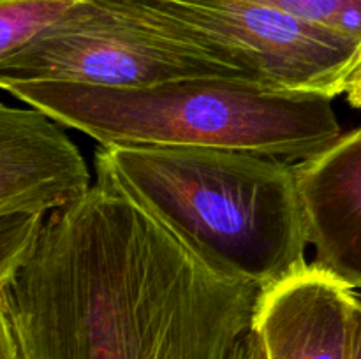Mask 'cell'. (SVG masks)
<instances>
[{
    "label": "cell",
    "instance_id": "obj_1",
    "mask_svg": "<svg viewBox=\"0 0 361 359\" xmlns=\"http://www.w3.org/2000/svg\"><path fill=\"white\" fill-rule=\"evenodd\" d=\"M263 291L224 273L102 165L0 285L18 359H233Z\"/></svg>",
    "mask_w": 361,
    "mask_h": 359
},
{
    "label": "cell",
    "instance_id": "obj_2",
    "mask_svg": "<svg viewBox=\"0 0 361 359\" xmlns=\"http://www.w3.org/2000/svg\"><path fill=\"white\" fill-rule=\"evenodd\" d=\"M95 164L208 263L263 292L310 264L293 162L221 148L101 146Z\"/></svg>",
    "mask_w": 361,
    "mask_h": 359
},
{
    "label": "cell",
    "instance_id": "obj_3",
    "mask_svg": "<svg viewBox=\"0 0 361 359\" xmlns=\"http://www.w3.org/2000/svg\"><path fill=\"white\" fill-rule=\"evenodd\" d=\"M108 146L221 148L300 162L341 137L334 99L229 77H187L140 88L60 81L0 83Z\"/></svg>",
    "mask_w": 361,
    "mask_h": 359
},
{
    "label": "cell",
    "instance_id": "obj_4",
    "mask_svg": "<svg viewBox=\"0 0 361 359\" xmlns=\"http://www.w3.org/2000/svg\"><path fill=\"white\" fill-rule=\"evenodd\" d=\"M178 51L291 94L344 95L360 39L245 0H95Z\"/></svg>",
    "mask_w": 361,
    "mask_h": 359
},
{
    "label": "cell",
    "instance_id": "obj_5",
    "mask_svg": "<svg viewBox=\"0 0 361 359\" xmlns=\"http://www.w3.org/2000/svg\"><path fill=\"white\" fill-rule=\"evenodd\" d=\"M187 77L245 80L219 63L154 41L95 0H83L51 30L0 58V83L60 81L140 88Z\"/></svg>",
    "mask_w": 361,
    "mask_h": 359
},
{
    "label": "cell",
    "instance_id": "obj_6",
    "mask_svg": "<svg viewBox=\"0 0 361 359\" xmlns=\"http://www.w3.org/2000/svg\"><path fill=\"white\" fill-rule=\"evenodd\" d=\"M92 187L87 162L56 120L32 106H0V217H49Z\"/></svg>",
    "mask_w": 361,
    "mask_h": 359
},
{
    "label": "cell",
    "instance_id": "obj_7",
    "mask_svg": "<svg viewBox=\"0 0 361 359\" xmlns=\"http://www.w3.org/2000/svg\"><path fill=\"white\" fill-rule=\"evenodd\" d=\"M310 263L353 291L361 289V127L295 162Z\"/></svg>",
    "mask_w": 361,
    "mask_h": 359
},
{
    "label": "cell",
    "instance_id": "obj_8",
    "mask_svg": "<svg viewBox=\"0 0 361 359\" xmlns=\"http://www.w3.org/2000/svg\"><path fill=\"white\" fill-rule=\"evenodd\" d=\"M355 291L312 263L261 294L267 359H349Z\"/></svg>",
    "mask_w": 361,
    "mask_h": 359
},
{
    "label": "cell",
    "instance_id": "obj_9",
    "mask_svg": "<svg viewBox=\"0 0 361 359\" xmlns=\"http://www.w3.org/2000/svg\"><path fill=\"white\" fill-rule=\"evenodd\" d=\"M83 0H0V58L66 20Z\"/></svg>",
    "mask_w": 361,
    "mask_h": 359
},
{
    "label": "cell",
    "instance_id": "obj_10",
    "mask_svg": "<svg viewBox=\"0 0 361 359\" xmlns=\"http://www.w3.org/2000/svg\"><path fill=\"white\" fill-rule=\"evenodd\" d=\"M361 41V0H245Z\"/></svg>",
    "mask_w": 361,
    "mask_h": 359
},
{
    "label": "cell",
    "instance_id": "obj_11",
    "mask_svg": "<svg viewBox=\"0 0 361 359\" xmlns=\"http://www.w3.org/2000/svg\"><path fill=\"white\" fill-rule=\"evenodd\" d=\"M44 215L0 217V285H6L28 260L46 222Z\"/></svg>",
    "mask_w": 361,
    "mask_h": 359
},
{
    "label": "cell",
    "instance_id": "obj_12",
    "mask_svg": "<svg viewBox=\"0 0 361 359\" xmlns=\"http://www.w3.org/2000/svg\"><path fill=\"white\" fill-rule=\"evenodd\" d=\"M233 359H267V351H264L263 340H261L259 333L252 329L247 333V336L236 347Z\"/></svg>",
    "mask_w": 361,
    "mask_h": 359
},
{
    "label": "cell",
    "instance_id": "obj_13",
    "mask_svg": "<svg viewBox=\"0 0 361 359\" xmlns=\"http://www.w3.org/2000/svg\"><path fill=\"white\" fill-rule=\"evenodd\" d=\"M349 359H361V294L355 291L351 320V348Z\"/></svg>",
    "mask_w": 361,
    "mask_h": 359
},
{
    "label": "cell",
    "instance_id": "obj_14",
    "mask_svg": "<svg viewBox=\"0 0 361 359\" xmlns=\"http://www.w3.org/2000/svg\"><path fill=\"white\" fill-rule=\"evenodd\" d=\"M345 101L349 102V106L353 108L361 109V51L358 55V60H356L355 67H353L351 74L348 77V83H345L344 90Z\"/></svg>",
    "mask_w": 361,
    "mask_h": 359
},
{
    "label": "cell",
    "instance_id": "obj_15",
    "mask_svg": "<svg viewBox=\"0 0 361 359\" xmlns=\"http://www.w3.org/2000/svg\"><path fill=\"white\" fill-rule=\"evenodd\" d=\"M0 359H18L9 331L0 326Z\"/></svg>",
    "mask_w": 361,
    "mask_h": 359
}]
</instances>
